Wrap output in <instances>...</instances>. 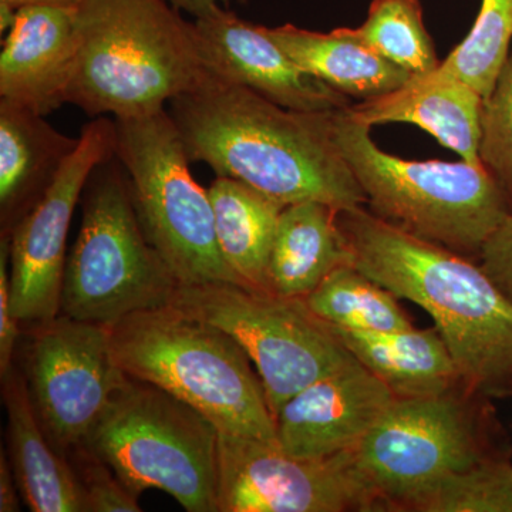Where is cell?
I'll return each instance as SVG.
<instances>
[{"label": "cell", "instance_id": "cell-15", "mask_svg": "<svg viewBox=\"0 0 512 512\" xmlns=\"http://www.w3.org/2000/svg\"><path fill=\"white\" fill-rule=\"evenodd\" d=\"M396 399L355 357L292 396L276 414L279 447L322 460L352 450Z\"/></svg>", "mask_w": 512, "mask_h": 512}, {"label": "cell", "instance_id": "cell-7", "mask_svg": "<svg viewBox=\"0 0 512 512\" xmlns=\"http://www.w3.org/2000/svg\"><path fill=\"white\" fill-rule=\"evenodd\" d=\"M220 430L160 387L130 377L83 447L140 495L156 488L185 511L220 512Z\"/></svg>", "mask_w": 512, "mask_h": 512}, {"label": "cell", "instance_id": "cell-19", "mask_svg": "<svg viewBox=\"0 0 512 512\" xmlns=\"http://www.w3.org/2000/svg\"><path fill=\"white\" fill-rule=\"evenodd\" d=\"M8 419V458L23 503L33 512H84L83 494L72 464L37 420L22 370L2 376Z\"/></svg>", "mask_w": 512, "mask_h": 512}, {"label": "cell", "instance_id": "cell-3", "mask_svg": "<svg viewBox=\"0 0 512 512\" xmlns=\"http://www.w3.org/2000/svg\"><path fill=\"white\" fill-rule=\"evenodd\" d=\"M66 104L114 119L165 109L211 76L194 22L167 0H83Z\"/></svg>", "mask_w": 512, "mask_h": 512}, {"label": "cell", "instance_id": "cell-14", "mask_svg": "<svg viewBox=\"0 0 512 512\" xmlns=\"http://www.w3.org/2000/svg\"><path fill=\"white\" fill-rule=\"evenodd\" d=\"M208 70L215 77L247 87L285 109L320 113L352 106L328 84L303 72L266 33L221 5L194 19Z\"/></svg>", "mask_w": 512, "mask_h": 512}, {"label": "cell", "instance_id": "cell-20", "mask_svg": "<svg viewBox=\"0 0 512 512\" xmlns=\"http://www.w3.org/2000/svg\"><path fill=\"white\" fill-rule=\"evenodd\" d=\"M332 330L350 355L379 377L396 399L440 396L464 389L453 355L436 328Z\"/></svg>", "mask_w": 512, "mask_h": 512}, {"label": "cell", "instance_id": "cell-24", "mask_svg": "<svg viewBox=\"0 0 512 512\" xmlns=\"http://www.w3.org/2000/svg\"><path fill=\"white\" fill-rule=\"evenodd\" d=\"M316 318L352 332H392L412 328L399 298L353 264L340 265L306 296Z\"/></svg>", "mask_w": 512, "mask_h": 512}, {"label": "cell", "instance_id": "cell-1", "mask_svg": "<svg viewBox=\"0 0 512 512\" xmlns=\"http://www.w3.org/2000/svg\"><path fill=\"white\" fill-rule=\"evenodd\" d=\"M335 111V110H333ZM191 163L235 178L284 205L365 207L366 195L332 136L330 113L285 109L211 74L170 101Z\"/></svg>", "mask_w": 512, "mask_h": 512}, {"label": "cell", "instance_id": "cell-13", "mask_svg": "<svg viewBox=\"0 0 512 512\" xmlns=\"http://www.w3.org/2000/svg\"><path fill=\"white\" fill-rule=\"evenodd\" d=\"M220 512L376 511L350 450L309 460L265 441L221 433Z\"/></svg>", "mask_w": 512, "mask_h": 512}, {"label": "cell", "instance_id": "cell-16", "mask_svg": "<svg viewBox=\"0 0 512 512\" xmlns=\"http://www.w3.org/2000/svg\"><path fill=\"white\" fill-rule=\"evenodd\" d=\"M77 8L18 9L0 53V99L42 116L66 104L77 53Z\"/></svg>", "mask_w": 512, "mask_h": 512}, {"label": "cell", "instance_id": "cell-8", "mask_svg": "<svg viewBox=\"0 0 512 512\" xmlns=\"http://www.w3.org/2000/svg\"><path fill=\"white\" fill-rule=\"evenodd\" d=\"M114 123L116 157L130 180L138 220L178 284L242 286L222 258L210 194L192 177L171 114L163 109Z\"/></svg>", "mask_w": 512, "mask_h": 512}, {"label": "cell", "instance_id": "cell-17", "mask_svg": "<svg viewBox=\"0 0 512 512\" xmlns=\"http://www.w3.org/2000/svg\"><path fill=\"white\" fill-rule=\"evenodd\" d=\"M483 109L484 97L480 93L437 69L412 76L399 89L377 99L348 107L353 119L369 127L416 124L470 164H483Z\"/></svg>", "mask_w": 512, "mask_h": 512}, {"label": "cell", "instance_id": "cell-4", "mask_svg": "<svg viewBox=\"0 0 512 512\" xmlns=\"http://www.w3.org/2000/svg\"><path fill=\"white\" fill-rule=\"evenodd\" d=\"M110 336L128 376L190 404L221 433L279 446L261 377L224 330L167 305L128 315Z\"/></svg>", "mask_w": 512, "mask_h": 512}, {"label": "cell", "instance_id": "cell-29", "mask_svg": "<svg viewBox=\"0 0 512 512\" xmlns=\"http://www.w3.org/2000/svg\"><path fill=\"white\" fill-rule=\"evenodd\" d=\"M83 494L84 512H138V495L127 487L104 461L86 447L67 456Z\"/></svg>", "mask_w": 512, "mask_h": 512}, {"label": "cell", "instance_id": "cell-30", "mask_svg": "<svg viewBox=\"0 0 512 512\" xmlns=\"http://www.w3.org/2000/svg\"><path fill=\"white\" fill-rule=\"evenodd\" d=\"M20 335V323L12 309V285H10V239H0V377L15 367L16 343Z\"/></svg>", "mask_w": 512, "mask_h": 512}, {"label": "cell", "instance_id": "cell-32", "mask_svg": "<svg viewBox=\"0 0 512 512\" xmlns=\"http://www.w3.org/2000/svg\"><path fill=\"white\" fill-rule=\"evenodd\" d=\"M20 498L22 495H20L15 474H13L5 450L2 448L0 451V511L19 512Z\"/></svg>", "mask_w": 512, "mask_h": 512}, {"label": "cell", "instance_id": "cell-9", "mask_svg": "<svg viewBox=\"0 0 512 512\" xmlns=\"http://www.w3.org/2000/svg\"><path fill=\"white\" fill-rule=\"evenodd\" d=\"M170 305L227 332L261 377L272 414L353 359L303 299L234 284L178 286Z\"/></svg>", "mask_w": 512, "mask_h": 512}, {"label": "cell", "instance_id": "cell-2", "mask_svg": "<svg viewBox=\"0 0 512 512\" xmlns=\"http://www.w3.org/2000/svg\"><path fill=\"white\" fill-rule=\"evenodd\" d=\"M338 221L352 264L429 313L467 393H498L511 386L512 302L481 264L365 207L339 211Z\"/></svg>", "mask_w": 512, "mask_h": 512}, {"label": "cell", "instance_id": "cell-31", "mask_svg": "<svg viewBox=\"0 0 512 512\" xmlns=\"http://www.w3.org/2000/svg\"><path fill=\"white\" fill-rule=\"evenodd\" d=\"M480 264L512 302V212L481 248Z\"/></svg>", "mask_w": 512, "mask_h": 512}, {"label": "cell", "instance_id": "cell-21", "mask_svg": "<svg viewBox=\"0 0 512 512\" xmlns=\"http://www.w3.org/2000/svg\"><path fill=\"white\" fill-rule=\"evenodd\" d=\"M338 214L325 202L286 205L269 255V292L305 299L338 266L352 264Z\"/></svg>", "mask_w": 512, "mask_h": 512}, {"label": "cell", "instance_id": "cell-11", "mask_svg": "<svg viewBox=\"0 0 512 512\" xmlns=\"http://www.w3.org/2000/svg\"><path fill=\"white\" fill-rule=\"evenodd\" d=\"M22 373L40 426L66 458L130 379L114 356L110 328L63 313L30 328Z\"/></svg>", "mask_w": 512, "mask_h": 512}, {"label": "cell", "instance_id": "cell-28", "mask_svg": "<svg viewBox=\"0 0 512 512\" xmlns=\"http://www.w3.org/2000/svg\"><path fill=\"white\" fill-rule=\"evenodd\" d=\"M480 158L512 205V49L493 92L484 100Z\"/></svg>", "mask_w": 512, "mask_h": 512}, {"label": "cell", "instance_id": "cell-34", "mask_svg": "<svg viewBox=\"0 0 512 512\" xmlns=\"http://www.w3.org/2000/svg\"><path fill=\"white\" fill-rule=\"evenodd\" d=\"M83 0H0L3 5L13 9L25 8V6H67L77 8Z\"/></svg>", "mask_w": 512, "mask_h": 512}, {"label": "cell", "instance_id": "cell-10", "mask_svg": "<svg viewBox=\"0 0 512 512\" xmlns=\"http://www.w3.org/2000/svg\"><path fill=\"white\" fill-rule=\"evenodd\" d=\"M464 389L440 396L394 399L350 450L357 477L376 511H407L450 474L488 457Z\"/></svg>", "mask_w": 512, "mask_h": 512}, {"label": "cell", "instance_id": "cell-33", "mask_svg": "<svg viewBox=\"0 0 512 512\" xmlns=\"http://www.w3.org/2000/svg\"><path fill=\"white\" fill-rule=\"evenodd\" d=\"M171 6L180 12L188 13L192 18H198V16L204 15L207 10H210L212 6L221 5L224 8H229L232 0H167ZM239 5H247L248 0H235Z\"/></svg>", "mask_w": 512, "mask_h": 512}, {"label": "cell", "instance_id": "cell-5", "mask_svg": "<svg viewBox=\"0 0 512 512\" xmlns=\"http://www.w3.org/2000/svg\"><path fill=\"white\" fill-rule=\"evenodd\" d=\"M330 126L370 211L416 237L478 258L512 212L507 194L483 164L392 156L348 107L330 113Z\"/></svg>", "mask_w": 512, "mask_h": 512}, {"label": "cell", "instance_id": "cell-12", "mask_svg": "<svg viewBox=\"0 0 512 512\" xmlns=\"http://www.w3.org/2000/svg\"><path fill=\"white\" fill-rule=\"evenodd\" d=\"M113 156L116 123L96 117L82 128L79 146L45 197L8 235L12 309L20 325L35 328L60 315L70 222L90 174Z\"/></svg>", "mask_w": 512, "mask_h": 512}, {"label": "cell", "instance_id": "cell-26", "mask_svg": "<svg viewBox=\"0 0 512 512\" xmlns=\"http://www.w3.org/2000/svg\"><path fill=\"white\" fill-rule=\"evenodd\" d=\"M512 0H481L473 28L437 70L473 87L484 100L511 52Z\"/></svg>", "mask_w": 512, "mask_h": 512}, {"label": "cell", "instance_id": "cell-27", "mask_svg": "<svg viewBox=\"0 0 512 512\" xmlns=\"http://www.w3.org/2000/svg\"><path fill=\"white\" fill-rule=\"evenodd\" d=\"M409 511L512 512V466L485 457L434 484L410 505Z\"/></svg>", "mask_w": 512, "mask_h": 512}, {"label": "cell", "instance_id": "cell-22", "mask_svg": "<svg viewBox=\"0 0 512 512\" xmlns=\"http://www.w3.org/2000/svg\"><path fill=\"white\" fill-rule=\"evenodd\" d=\"M265 29L303 72L350 99H377L399 89L412 77L370 49L349 28L320 33L286 23Z\"/></svg>", "mask_w": 512, "mask_h": 512}, {"label": "cell", "instance_id": "cell-23", "mask_svg": "<svg viewBox=\"0 0 512 512\" xmlns=\"http://www.w3.org/2000/svg\"><path fill=\"white\" fill-rule=\"evenodd\" d=\"M222 258L242 286L269 292L268 264L286 205L251 185L217 177L208 188Z\"/></svg>", "mask_w": 512, "mask_h": 512}, {"label": "cell", "instance_id": "cell-25", "mask_svg": "<svg viewBox=\"0 0 512 512\" xmlns=\"http://www.w3.org/2000/svg\"><path fill=\"white\" fill-rule=\"evenodd\" d=\"M352 30L370 49L412 76L439 67L420 0H370L365 22Z\"/></svg>", "mask_w": 512, "mask_h": 512}, {"label": "cell", "instance_id": "cell-6", "mask_svg": "<svg viewBox=\"0 0 512 512\" xmlns=\"http://www.w3.org/2000/svg\"><path fill=\"white\" fill-rule=\"evenodd\" d=\"M178 284L150 244L119 158L97 165L82 194V224L64 266L60 313L96 325L173 301Z\"/></svg>", "mask_w": 512, "mask_h": 512}, {"label": "cell", "instance_id": "cell-18", "mask_svg": "<svg viewBox=\"0 0 512 512\" xmlns=\"http://www.w3.org/2000/svg\"><path fill=\"white\" fill-rule=\"evenodd\" d=\"M79 140L60 133L42 114L0 99L2 235H9L45 197Z\"/></svg>", "mask_w": 512, "mask_h": 512}]
</instances>
